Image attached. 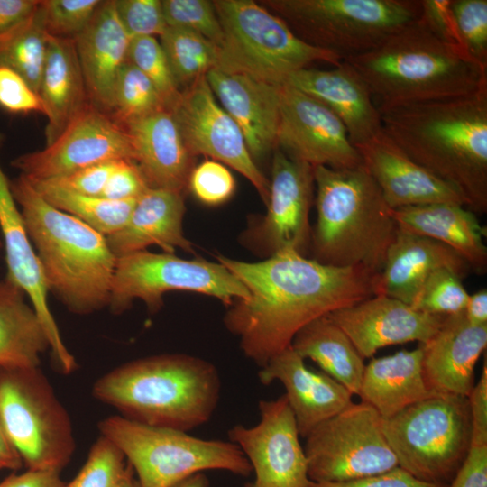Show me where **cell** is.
Here are the masks:
<instances>
[{
    "label": "cell",
    "mask_w": 487,
    "mask_h": 487,
    "mask_svg": "<svg viewBox=\"0 0 487 487\" xmlns=\"http://www.w3.org/2000/svg\"><path fill=\"white\" fill-rule=\"evenodd\" d=\"M48 40L49 34L37 9L18 28L0 38V65L17 72L37 94L45 65Z\"/></svg>",
    "instance_id": "36"
},
{
    "label": "cell",
    "mask_w": 487,
    "mask_h": 487,
    "mask_svg": "<svg viewBox=\"0 0 487 487\" xmlns=\"http://www.w3.org/2000/svg\"><path fill=\"white\" fill-rule=\"evenodd\" d=\"M150 187L135 161L120 160L100 197L115 201L136 200Z\"/></svg>",
    "instance_id": "48"
},
{
    "label": "cell",
    "mask_w": 487,
    "mask_h": 487,
    "mask_svg": "<svg viewBox=\"0 0 487 487\" xmlns=\"http://www.w3.org/2000/svg\"><path fill=\"white\" fill-rule=\"evenodd\" d=\"M0 107L11 114H44L39 95L12 69L0 65Z\"/></svg>",
    "instance_id": "47"
},
{
    "label": "cell",
    "mask_w": 487,
    "mask_h": 487,
    "mask_svg": "<svg viewBox=\"0 0 487 487\" xmlns=\"http://www.w3.org/2000/svg\"><path fill=\"white\" fill-rule=\"evenodd\" d=\"M286 84L317 99L334 112L355 147L382 129L381 114L371 92L345 60L332 69H300Z\"/></svg>",
    "instance_id": "25"
},
{
    "label": "cell",
    "mask_w": 487,
    "mask_h": 487,
    "mask_svg": "<svg viewBox=\"0 0 487 487\" xmlns=\"http://www.w3.org/2000/svg\"><path fill=\"white\" fill-rule=\"evenodd\" d=\"M258 378L263 385L278 381L284 386L299 436L304 438L353 403V394L344 385L322 371L309 369L291 345L260 367Z\"/></svg>",
    "instance_id": "22"
},
{
    "label": "cell",
    "mask_w": 487,
    "mask_h": 487,
    "mask_svg": "<svg viewBox=\"0 0 487 487\" xmlns=\"http://www.w3.org/2000/svg\"><path fill=\"white\" fill-rule=\"evenodd\" d=\"M125 461L120 449L100 435L86 463L66 487H121L127 469Z\"/></svg>",
    "instance_id": "39"
},
{
    "label": "cell",
    "mask_w": 487,
    "mask_h": 487,
    "mask_svg": "<svg viewBox=\"0 0 487 487\" xmlns=\"http://www.w3.org/2000/svg\"><path fill=\"white\" fill-rule=\"evenodd\" d=\"M422 371L434 394L468 397L474 386V368L487 346V325H472L464 312L446 316L425 344Z\"/></svg>",
    "instance_id": "23"
},
{
    "label": "cell",
    "mask_w": 487,
    "mask_h": 487,
    "mask_svg": "<svg viewBox=\"0 0 487 487\" xmlns=\"http://www.w3.org/2000/svg\"><path fill=\"white\" fill-rule=\"evenodd\" d=\"M259 422L227 432L248 459L254 479L245 487H308L304 447L285 395L259 402Z\"/></svg>",
    "instance_id": "16"
},
{
    "label": "cell",
    "mask_w": 487,
    "mask_h": 487,
    "mask_svg": "<svg viewBox=\"0 0 487 487\" xmlns=\"http://www.w3.org/2000/svg\"><path fill=\"white\" fill-rule=\"evenodd\" d=\"M119 160L133 161L127 133L108 114L89 103L51 143L16 157L11 165L30 179L51 180Z\"/></svg>",
    "instance_id": "15"
},
{
    "label": "cell",
    "mask_w": 487,
    "mask_h": 487,
    "mask_svg": "<svg viewBox=\"0 0 487 487\" xmlns=\"http://www.w3.org/2000/svg\"><path fill=\"white\" fill-rule=\"evenodd\" d=\"M186 207L182 193L147 189L137 198L124 225L106 237L116 259L144 251L151 245L173 253L176 248L195 253L192 243L183 233Z\"/></svg>",
    "instance_id": "29"
},
{
    "label": "cell",
    "mask_w": 487,
    "mask_h": 487,
    "mask_svg": "<svg viewBox=\"0 0 487 487\" xmlns=\"http://www.w3.org/2000/svg\"><path fill=\"white\" fill-rule=\"evenodd\" d=\"M466 319L475 326L487 325V290L480 289L468 296L464 310Z\"/></svg>",
    "instance_id": "56"
},
{
    "label": "cell",
    "mask_w": 487,
    "mask_h": 487,
    "mask_svg": "<svg viewBox=\"0 0 487 487\" xmlns=\"http://www.w3.org/2000/svg\"><path fill=\"white\" fill-rule=\"evenodd\" d=\"M173 487H209V481L203 473H196Z\"/></svg>",
    "instance_id": "58"
},
{
    "label": "cell",
    "mask_w": 487,
    "mask_h": 487,
    "mask_svg": "<svg viewBox=\"0 0 487 487\" xmlns=\"http://www.w3.org/2000/svg\"><path fill=\"white\" fill-rule=\"evenodd\" d=\"M28 179L50 205L78 218L106 237L124 225L137 200H110L77 193L47 180Z\"/></svg>",
    "instance_id": "35"
},
{
    "label": "cell",
    "mask_w": 487,
    "mask_h": 487,
    "mask_svg": "<svg viewBox=\"0 0 487 487\" xmlns=\"http://www.w3.org/2000/svg\"><path fill=\"white\" fill-rule=\"evenodd\" d=\"M355 148L391 208L433 203L465 207L464 198L454 187L410 159L382 129Z\"/></svg>",
    "instance_id": "21"
},
{
    "label": "cell",
    "mask_w": 487,
    "mask_h": 487,
    "mask_svg": "<svg viewBox=\"0 0 487 487\" xmlns=\"http://www.w3.org/2000/svg\"><path fill=\"white\" fill-rule=\"evenodd\" d=\"M74 41L90 103L108 114L131 41L117 16L114 0L101 1Z\"/></svg>",
    "instance_id": "28"
},
{
    "label": "cell",
    "mask_w": 487,
    "mask_h": 487,
    "mask_svg": "<svg viewBox=\"0 0 487 487\" xmlns=\"http://www.w3.org/2000/svg\"><path fill=\"white\" fill-rule=\"evenodd\" d=\"M216 259L248 290L228 306L224 324L259 367L311 321L376 295L379 273L363 267L326 265L295 252L254 262Z\"/></svg>",
    "instance_id": "1"
},
{
    "label": "cell",
    "mask_w": 487,
    "mask_h": 487,
    "mask_svg": "<svg viewBox=\"0 0 487 487\" xmlns=\"http://www.w3.org/2000/svg\"><path fill=\"white\" fill-rule=\"evenodd\" d=\"M382 429L399 467L418 480L446 484L471 446L468 399L433 394L382 418Z\"/></svg>",
    "instance_id": "9"
},
{
    "label": "cell",
    "mask_w": 487,
    "mask_h": 487,
    "mask_svg": "<svg viewBox=\"0 0 487 487\" xmlns=\"http://www.w3.org/2000/svg\"><path fill=\"white\" fill-rule=\"evenodd\" d=\"M162 108L167 107L155 86L127 60L116 79L108 115L124 126Z\"/></svg>",
    "instance_id": "38"
},
{
    "label": "cell",
    "mask_w": 487,
    "mask_h": 487,
    "mask_svg": "<svg viewBox=\"0 0 487 487\" xmlns=\"http://www.w3.org/2000/svg\"><path fill=\"white\" fill-rule=\"evenodd\" d=\"M291 347L305 360L357 395L364 370L360 355L345 333L328 317H318L294 336Z\"/></svg>",
    "instance_id": "34"
},
{
    "label": "cell",
    "mask_w": 487,
    "mask_h": 487,
    "mask_svg": "<svg viewBox=\"0 0 487 487\" xmlns=\"http://www.w3.org/2000/svg\"><path fill=\"white\" fill-rule=\"evenodd\" d=\"M121 487H139L136 479L134 478V473L131 465L127 463V469L124 478L122 482Z\"/></svg>",
    "instance_id": "59"
},
{
    "label": "cell",
    "mask_w": 487,
    "mask_h": 487,
    "mask_svg": "<svg viewBox=\"0 0 487 487\" xmlns=\"http://www.w3.org/2000/svg\"><path fill=\"white\" fill-rule=\"evenodd\" d=\"M100 0H41L38 14L47 33L75 39L87 26Z\"/></svg>",
    "instance_id": "42"
},
{
    "label": "cell",
    "mask_w": 487,
    "mask_h": 487,
    "mask_svg": "<svg viewBox=\"0 0 487 487\" xmlns=\"http://www.w3.org/2000/svg\"><path fill=\"white\" fill-rule=\"evenodd\" d=\"M271 5L299 38L342 60L371 51L421 13V0H280Z\"/></svg>",
    "instance_id": "11"
},
{
    "label": "cell",
    "mask_w": 487,
    "mask_h": 487,
    "mask_svg": "<svg viewBox=\"0 0 487 487\" xmlns=\"http://www.w3.org/2000/svg\"><path fill=\"white\" fill-rule=\"evenodd\" d=\"M461 279L472 271L466 261L446 244L398 229L378 275L376 295L382 294L413 306L427 279L439 269Z\"/></svg>",
    "instance_id": "27"
},
{
    "label": "cell",
    "mask_w": 487,
    "mask_h": 487,
    "mask_svg": "<svg viewBox=\"0 0 487 487\" xmlns=\"http://www.w3.org/2000/svg\"><path fill=\"white\" fill-rule=\"evenodd\" d=\"M160 38L178 87L188 86L215 69L217 46L204 36L188 29L167 26Z\"/></svg>",
    "instance_id": "37"
},
{
    "label": "cell",
    "mask_w": 487,
    "mask_h": 487,
    "mask_svg": "<svg viewBox=\"0 0 487 487\" xmlns=\"http://www.w3.org/2000/svg\"><path fill=\"white\" fill-rule=\"evenodd\" d=\"M276 147L289 158L334 170L362 164L342 121L326 106L285 84L280 87Z\"/></svg>",
    "instance_id": "17"
},
{
    "label": "cell",
    "mask_w": 487,
    "mask_h": 487,
    "mask_svg": "<svg viewBox=\"0 0 487 487\" xmlns=\"http://www.w3.org/2000/svg\"><path fill=\"white\" fill-rule=\"evenodd\" d=\"M37 0H0V38L9 34L36 11Z\"/></svg>",
    "instance_id": "54"
},
{
    "label": "cell",
    "mask_w": 487,
    "mask_h": 487,
    "mask_svg": "<svg viewBox=\"0 0 487 487\" xmlns=\"http://www.w3.org/2000/svg\"><path fill=\"white\" fill-rule=\"evenodd\" d=\"M471 415V446L487 445V364L467 397Z\"/></svg>",
    "instance_id": "52"
},
{
    "label": "cell",
    "mask_w": 487,
    "mask_h": 487,
    "mask_svg": "<svg viewBox=\"0 0 487 487\" xmlns=\"http://www.w3.org/2000/svg\"><path fill=\"white\" fill-rule=\"evenodd\" d=\"M173 290L210 296L226 306L248 297L244 284L220 262L144 250L116 260L108 308L117 315L141 299L154 313L164 294Z\"/></svg>",
    "instance_id": "12"
},
{
    "label": "cell",
    "mask_w": 487,
    "mask_h": 487,
    "mask_svg": "<svg viewBox=\"0 0 487 487\" xmlns=\"http://www.w3.org/2000/svg\"><path fill=\"white\" fill-rule=\"evenodd\" d=\"M169 109L194 157L204 155L237 170L267 204L270 180L256 166L241 129L216 101L206 76L180 91Z\"/></svg>",
    "instance_id": "14"
},
{
    "label": "cell",
    "mask_w": 487,
    "mask_h": 487,
    "mask_svg": "<svg viewBox=\"0 0 487 487\" xmlns=\"http://www.w3.org/2000/svg\"><path fill=\"white\" fill-rule=\"evenodd\" d=\"M223 30L215 69L281 87L314 62L338 66L335 53L299 38L286 21L252 0L213 2Z\"/></svg>",
    "instance_id": "7"
},
{
    "label": "cell",
    "mask_w": 487,
    "mask_h": 487,
    "mask_svg": "<svg viewBox=\"0 0 487 487\" xmlns=\"http://www.w3.org/2000/svg\"><path fill=\"white\" fill-rule=\"evenodd\" d=\"M308 487H447V485L418 480L397 466L385 473L348 482H310Z\"/></svg>",
    "instance_id": "50"
},
{
    "label": "cell",
    "mask_w": 487,
    "mask_h": 487,
    "mask_svg": "<svg viewBox=\"0 0 487 487\" xmlns=\"http://www.w3.org/2000/svg\"><path fill=\"white\" fill-rule=\"evenodd\" d=\"M2 243L3 242H2V239H1V236H0V249L2 248V245H3Z\"/></svg>",
    "instance_id": "60"
},
{
    "label": "cell",
    "mask_w": 487,
    "mask_h": 487,
    "mask_svg": "<svg viewBox=\"0 0 487 487\" xmlns=\"http://www.w3.org/2000/svg\"><path fill=\"white\" fill-rule=\"evenodd\" d=\"M188 187L200 202L218 206L232 197L235 181L223 163L207 159L193 168Z\"/></svg>",
    "instance_id": "45"
},
{
    "label": "cell",
    "mask_w": 487,
    "mask_h": 487,
    "mask_svg": "<svg viewBox=\"0 0 487 487\" xmlns=\"http://www.w3.org/2000/svg\"><path fill=\"white\" fill-rule=\"evenodd\" d=\"M5 141L0 132V148ZM0 232L7 266L6 278L21 287L35 309L50 341L52 357L63 374L78 368L67 349L48 304L49 289L23 219L10 189V180L0 166Z\"/></svg>",
    "instance_id": "19"
},
{
    "label": "cell",
    "mask_w": 487,
    "mask_h": 487,
    "mask_svg": "<svg viewBox=\"0 0 487 487\" xmlns=\"http://www.w3.org/2000/svg\"><path fill=\"white\" fill-rule=\"evenodd\" d=\"M365 358L383 347L409 342L427 343L445 317L429 315L396 299L377 294L327 315Z\"/></svg>",
    "instance_id": "20"
},
{
    "label": "cell",
    "mask_w": 487,
    "mask_h": 487,
    "mask_svg": "<svg viewBox=\"0 0 487 487\" xmlns=\"http://www.w3.org/2000/svg\"><path fill=\"white\" fill-rule=\"evenodd\" d=\"M100 435L124 454L137 476L139 487H173L207 470L247 477L251 464L230 440L203 439L186 431L152 427L120 415L98 423Z\"/></svg>",
    "instance_id": "8"
},
{
    "label": "cell",
    "mask_w": 487,
    "mask_h": 487,
    "mask_svg": "<svg viewBox=\"0 0 487 487\" xmlns=\"http://www.w3.org/2000/svg\"><path fill=\"white\" fill-rule=\"evenodd\" d=\"M10 189L49 292L77 315L108 307L117 259L106 236L50 205L22 174Z\"/></svg>",
    "instance_id": "4"
},
{
    "label": "cell",
    "mask_w": 487,
    "mask_h": 487,
    "mask_svg": "<svg viewBox=\"0 0 487 487\" xmlns=\"http://www.w3.org/2000/svg\"><path fill=\"white\" fill-rule=\"evenodd\" d=\"M161 4L167 26L190 30L220 46L224 35L213 2L163 0Z\"/></svg>",
    "instance_id": "43"
},
{
    "label": "cell",
    "mask_w": 487,
    "mask_h": 487,
    "mask_svg": "<svg viewBox=\"0 0 487 487\" xmlns=\"http://www.w3.org/2000/svg\"><path fill=\"white\" fill-rule=\"evenodd\" d=\"M462 280L446 268L434 271L423 284L412 308L443 317L464 312L469 294Z\"/></svg>",
    "instance_id": "41"
},
{
    "label": "cell",
    "mask_w": 487,
    "mask_h": 487,
    "mask_svg": "<svg viewBox=\"0 0 487 487\" xmlns=\"http://www.w3.org/2000/svg\"><path fill=\"white\" fill-rule=\"evenodd\" d=\"M391 215L400 231L442 243L460 254L472 271L480 274L486 271L485 228L465 207L433 203L391 208Z\"/></svg>",
    "instance_id": "30"
},
{
    "label": "cell",
    "mask_w": 487,
    "mask_h": 487,
    "mask_svg": "<svg viewBox=\"0 0 487 487\" xmlns=\"http://www.w3.org/2000/svg\"><path fill=\"white\" fill-rule=\"evenodd\" d=\"M220 392L216 367L186 354L127 362L99 377L92 389L97 400L127 419L186 432L211 418Z\"/></svg>",
    "instance_id": "5"
},
{
    "label": "cell",
    "mask_w": 487,
    "mask_h": 487,
    "mask_svg": "<svg viewBox=\"0 0 487 487\" xmlns=\"http://www.w3.org/2000/svg\"><path fill=\"white\" fill-rule=\"evenodd\" d=\"M343 60L363 80L380 114L487 87V66L440 38L420 14L371 51Z\"/></svg>",
    "instance_id": "3"
},
{
    "label": "cell",
    "mask_w": 487,
    "mask_h": 487,
    "mask_svg": "<svg viewBox=\"0 0 487 487\" xmlns=\"http://www.w3.org/2000/svg\"><path fill=\"white\" fill-rule=\"evenodd\" d=\"M314 184L312 166L279 149L274 152L267 212L247 235L253 248L267 257L283 252L305 256L311 243Z\"/></svg>",
    "instance_id": "18"
},
{
    "label": "cell",
    "mask_w": 487,
    "mask_h": 487,
    "mask_svg": "<svg viewBox=\"0 0 487 487\" xmlns=\"http://www.w3.org/2000/svg\"><path fill=\"white\" fill-rule=\"evenodd\" d=\"M420 15L440 38L464 49L452 13L451 0H421Z\"/></svg>",
    "instance_id": "51"
},
{
    "label": "cell",
    "mask_w": 487,
    "mask_h": 487,
    "mask_svg": "<svg viewBox=\"0 0 487 487\" xmlns=\"http://www.w3.org/2000/svg\"><path fill=\"white\" fill-rule=\"evenodd\" d=\"M117 16L129 37L161 36L167 28L160 0H114Z\"/></svg>",
    "instance_id": "46"
},
{
    "label": "cell",
    "mask_w": 487,
    "mask_h": 487,
    "mask_svg": "<svg viewBox=\"0 0 487 487\" xmlns=\"http://www.w3.org/2000/svg\"><path fill=\"white\" fill-rule=\"evenodd\" d=\"M451 9L462 46L487 66V0H451Z\"/></svg>",
    "instance_id": "44"
},
{
    "label": "cell",
    "mask_w": 487,
    "mask_h": 487,
    "mask_svg": "<svg viewBox=\"0 0 487 487\" xmlns=\"http://www.w3.org/2000/svg\"><path fill=\"white\" fill-rule=\"evenodd\" d=\"M27 295L13 280H0V367L32 369L51 348L44 327Z\"/></svg>",
    "instance_id": "33"
},
{
    "label": "cell",
    "mask_w": 487,
    "mask_h": 487,
    "mask_svg": "<svg viewBox=\"0 0 487 487\" xmlns=\"http://www.w3.org/2000/svg\"><path fill=\"white\" fill-rule=\"evenodd\" d=\"M117 161L91 165L47 181L77 193L100 197Z\"/></svg>",
    "instance_id": "49"
},
{
    "label": "cell",
    "mask_w": 487,
    "mask_h": 487,
    "mask_svg": "<svg viewBox=\"0 0 487 487\" xmlns=\"http://www.w3.org/2000/svg\"><path fill=\"white\" fill-rule=\"evenodd\" d=\"M313 173L317 220L312 259L380 273L399 228L379 187L363 163L345 170L317 166Z\"/></svg>",
    "instance_id": "6"
},
{
    "label": "cell",
    "mask_w": 487,
    "mask_h": 487,
    "mask_svg": "<svg viewBox=\"0 0 487 487\" xmlns=\"http://www.w3.org/2000/svg\"><path fill=\"white\" fill-rule=\"evenodd\" d=\"M0 424L27 469L61 472L75 451L69 415L40 367H0Z\"/></svg>",
    "instance_id": "10"
},
{
    "label": "cell",
    "mask_w": 487,
    "mask_h": 487,
    "mask_svg": "<svg viewBox=\"0 0 487 487\" xmlns=\"http://www.w3.org/2000/svg\"><path fill=\"white\" fill-rule=\"evenodd\" d=\"M127 60L152 82L170 108L180 91L160 41L153 36L132 38Z\"/></svg>",
    "instance_id": "40"
},
{
    "label": "cell",
    "mask_w": 487,
    "mask_h": 487,
    "mask_svg": "<svg viewBox=\"0 0 487 487\" xmlns=\"http://www.w3.org/2000/svg\"><path fill=\"white\" fill-rule=\"evenodd\" d=\"M206 78L221 106L241 129L253 160L276 147L280 87L216 69Z\"/></svg>",
    "instance_id": "26"
},
{
    "label": "cell",
    "mask_w": 487,
    "mask_h": 487,
    "mask_svg": "<svg viewBox=\"0 0 487 487\" xmlns=\"http://www.w3.org/2000/svg\"><path fill=\"white\" fill-rule=\"evenodd\" d=\"M23 461L0 424V470H19Z\"/></svg>",
    "instance_id": "57"
},
{
    "label": "cell",
    "mask_w": 487,
    "mask_h": 487,
    "mask_svg": "<svg viewBox=\"0 0 487 487\" xmlns=\"http://www.w3.org/2000/svg\"><path fill=\"white\" fill-rule=\"evenodd\" d=\"M421 345L373 358L364 366L358 396L388 418L434 393L422 371Z\"/></svg>",
    "instance_id": "32"
},
{
    "label": "cell",
    "mask_w": 487,
    "mask_h": 487,
    "mask_svg": "<svg viewBox=\"0 0 487 487\" xmlns=\"http://www.w3.org/2000/svg\"><path fill=\"white\" fill-rule=\"evenodd\" d=\"M60 474L54 470L27 469L20 474L12 473L0 482V487H66Z\"/></svg>",
    "instance_id": "55"
},
{
    "label": "cell",
    "mask_w": 487,
    "mask_h": 487,
    "mask_svg": "<svg viewBox=\"0 0 487 487\" xmlns=\"http://www.w3.org/2000/svg\"><path fill=\"white\" fill-rule=\"evenodd\" d=\"M384 133L454 187L474 214L487 212V87L463 96L386 110Z\"/></svg>",
    "instance_id": "2"
},
{
    "label": "cell",
    "mask_w": 487,
    "mask_h": 487,
    "mask_svg": "<svg viewBox=\"0 0 487 487\" xmlns=\"http://www.w3.org/2000/svg\"><path fill=\"white\" fill-rule=\"evenodd\" d=\"M305 439L311 482H348L398 466L383 433L381 416L363 401L351 403L316 427Z\"/></svg>",
    "instance_id": "13"
},
{
    "label": "cell",
    "mask_w": 487,
    "mask_h": 487,
    "mask_svg": "<svg viewBox=\"0 0 487 487\" xmlns=\"http://www.w3.org/2000/svg\"><path fill=\"white\" fill-rule=\"evenodd\" d=\"M38 94L48 120V145L90 103L74 39L49 35Z\"/></svg>",
    "instance_id": "31"
},
{
    "label": "cell",
    "mask_w": 487,
    "mask_h": 487,
    "mask_svg": "<svg viewBox=\"0 0 487 487\" xmlns=\"http://www.w3.org/2000/svg\"><path fill=\"white\" fill-rule=\"evenodd\" d=\"M123 127L129 137L133 161L149 187L182 193L195 167L194 156L171 111L162 108Z\"/></svg>",
    "instance_id": "24"
},
{
    "label": "cell",
    "mask_w": 487,
    "mask_h": 487,
    "mask_svg": "<svg viewBox=\"0 0 487 487\" xmlns=\"http://www.w3.org/2000/svg\"><path fill=\"white\" fill-rule=\"evenodd\" d=\"M447 487H487V445L470 446Z\"/></svg>",
    "instance_id": "53"
}]
</instances>
